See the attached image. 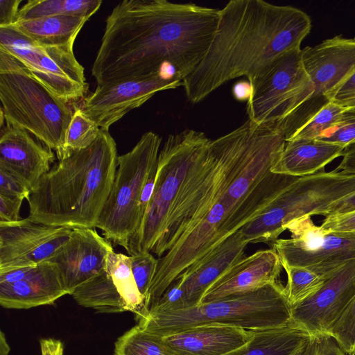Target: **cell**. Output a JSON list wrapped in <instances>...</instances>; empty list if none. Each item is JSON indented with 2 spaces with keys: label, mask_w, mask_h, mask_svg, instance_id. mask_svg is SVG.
<instances>
[{
  "label": "cell",
  "mask_w": 355,
  "mask_h": 355,
  "mask_svg": "<svg viewBox=\"0 0 355 355\" xmlns=\"http://www.w3.org/2000/svg\"><path fill=\"white\" fill-rule=\"evenodd\" d=\"M1 128L0 166L19 176L32 189L55 164L53 150L26 130L7 123Z\"/></svg>",
  "instance_id": "e0dca14e"
},
{
  "label": "cell",
  "mask_w": 355,
  "mask_h": 355,
  "mask_svg": "<svg viewBox=\"0 0 355 355\" xmlns=\"http://www.w3.org/2000/svg\"><path fill=\"white\" fill-rule=\"evenodd\" d=\"M40 343L42 355H63L64 345L60 340L42 338Z\"/></svg>",
  "instance_id": "b9f144b4"
},
{
  "label": "cell",
  "mask_w": 355,
  "mask_h": 355,
  "mask_svg": "<svg viewBox=\"0 0 355 355\" xmlns=\"http://www.w3.org/2000/svg\"><path fill=\"white\" fill-rule=\"evenodd\" d=\"M282 266L287 274L286 293L292 306L315 293L327 281L307 269Z\"/></svg>",
  "instance_id": "4dcf8cb0"
},
{
  "label": "cell",
  "mask_w": 355,
  "mask_h": 355,
  "mask_svg": "<svg viewBox=\"0 0 355 355\" xmlns=\"http://www.w3.org/2000/svg\"><path fill=\"white\" fill-rule=\"evenodd\" d=\"M24 199L0 194V223H13L22 218L19 215Z\"/></svg>",
  "instance_id": "ab89813d"
},
{
  "label": "cell",
  "mask_w": 355,
  "mask_h": 355,
  "mask_svg": "<svg viewBox=\"0 0 355 355\" xmlns=\"http://www.w3.org/2000/svg\"><path fill=\"white\" fill-rule=\"evenodd\" d=\"M219 10L166 0H123L106 19L92 74L98 85L176 72L183 79L205 55Z\"/></svg>",
  "instance_id": "6da1fadb"
},
{
  "label": "cell",
  "mask_w": 355,
  "mask_h": 355,
  "mask_svg": "<svg viewBox=\"0 0 355 355\" xmlns=\"http://www.w3.org/2000/svg\"><path fill=\"white\" fill-rule=\"evenodd\" d=\"M327 334L348 355H355V296L332 324Z\"/></svg>",
  "instance_id": "1f68e13d"
},
{
  "label": "cell",
  "mask_w": 355,
  "mask_h": 355,
  "mask_svg": "<svg viewBox=\"0 0 355 355\" xmlns=\"http://www.w3.org/2000/svg\"><path fill=\"white\" fill-rule=\"evenodd\" d=\"M345 146L319 139L286 141L284 150L272 166L274 173L303 177L317 173L338 157Z\"/></svg>",
  "instance_id": "7402d4cb"
},
{
  "label": "cell",
  "mask_w": 355,
  "mask_h": 355,
  "mask_svg": "<svg viewBox=\"0 0 355 355\" xmlns=\"http://www.w3.org/2000/svg\"><path fill=\"white\" fill-rule=\"evenodd\" d=\"M161 142L158 135L146 132L129 152L118 157L114 180L96 227L107 240L125 250L141 223L140 198L157 165Z\"/></svg>",
  "instance_id": "ba28073f"
},
{
  "label": "cell",
  "mask_w": 355,
  "mask_h": 355,
  "mask_svg": "<svg viewBox=\"0 0 355 355\" xmlns=\"http://www.w3.org/2000/svg\"><path fill=\"white\" fill-rule=\"evenodd\" d=\"M71 229L22 218L0 223V274L49 259L69 239Z\"/></svg>",
  "instance_id": "7c38bea8"
},
{
  "label": "cell",
  "mask_w": 355,
  "mask_h": 355,
  "mask_svg": "<svg viewBox=\"0 0 355 355\" xmlns=\"http://www.w3.org/2000/svg\"><path fill=\"white\" fill-rule=\"evenodd\" d=\"M326 98L344 107L355 106V73Z\"/></svg>",
  "instance_id": "f35d334b"
},
{
  "label": "cell",
  "mask_w": 355,
  "mask_h": 355,
  "mask_svg": "<svg viewBox=\"0 0 355 355\" xmlns=\"http://www.w3.org/2000/svg\"><path fill=\"white\" fill-rule=\"evenodd\" d=\"M292 305L279 281L255 291L234 294L175 311L148 313L137 324L164 336L205 325H221L250 331L286 326Z\"/></svg>",
  "instance_id": "277c9868"
},
{
  "label": "cell",
  "mask_w": 355,
  "mask_h": 355,
  "mask_svg": "<svg viewBox=\"0 0 355 355\" xmlns=\"http://www.w3.org/2000/svg\"><path fill=\"white\" fill-rule=\"evenodd\" d=\"M68 295L55 264L45 261L31 267L21 280L0 284V304L6 309H27L53 304Z\"/></svg>",
  "instance_id": "44dd1931"
},
{
  "label": "cell",
  "mask_w": 355,
  "mask_h": 355,
  "mask_svg": "<svg viewBox=\"0 0 355 355\" xmlns=\"http://www.w3.org/2000/svg\"><path fill=\"white\" fill-rule=\"evenodd\" d=\"M291 239L270 243L282 263L307 269L325 280L355 259V232H327L306 216L285 227Z\"/></svg>",
  "instance_id": "8fae6325"
},
{
  "label": "cell",
  "mask_w": 355,
  "mask_h": 355,
  "mask_svg": "<svg viewBox=\"0 0 355 355\" xmlns=\"http://www.w3.org/2000/svg\"><path fill=\"white\" fill-rule=\"evenodd\" d=\"M0 49L19 60L55 96L70 103L87 92L83 67L76 60L73 44L44 46L14 26L0 28Z\"/></svg>",
  "instance_id": "30bf717a"
},
{
  "label": "cell",
  "mask_w": 355,
  "mask_h": 355,
  "mask_svg": "<svg viewBox=\"0 0 355 355\" xmlns=\"http://www.w3.org/2000/svg\"><path fill=\"white\" fill-rule=\"evenodd\" d=\"M345 107L331 101L308 112L286 135V141L318 139L332 128Z\"/></svg>",
  "instance_id": "83f0119b"
},
{
  "label": "cell",
  "mask_w": 355,
  "mask_h": 355,
  "mask_svg": "<svg viewBox=\"0 0 355 355\" xmlns=\"http://www.w3.org/2000/svg\"><path fill=\"white\" fill-rule=\"evenodd\" d=\"M347 146L355 141V106L345 107L335 125L319 139Z\"/></svg>",
  "instance_id": "836d02e7"
},
{
  "label": "cell",
  "mask_w": 355,
  "mask_h": 355,
  "mask_svg": "<svg viewBox=\"0 0 355 355\" xmlns=\"http://www.w3.org/2000/svg\"><path fill=\"white\" fill-rule=\"evenodd\" d=\"M1 125L26 130L51 150L58 159L73 112L17 58L0 49Z\"/></svg>",
  "instance_id": "5b68a950"
},
{
  "label": "cell",
  "mask_w": 355,
  "mask_h": 355,
  "mask_svg": "<svg viewBox=\"0 0 355 355\" xmlns=\"http://www.w3.org/2000/svg\"><path fill=\"white\" fill-rule=\"evenodd\" d=\"M301 53L305 71L314 86L311 98H326L355 73V37L336 35L304 48Z\"/></svg>",
  "instance_id": "2e32d148"
},
{
  "label": "cell",
  "mask_w": 355,
  "mask_h": 355,
  "mask_svg": "<svg viewBox=\"0 0 355 355\" xmlns=\"http://www.w3.org/2000/svg\"><path fill=\"white\" fill-rule=\"evenodd\" d=\"M71 295L79 305L99 312L127 311L117 286L106 266L98 275L76 288Z\"/></svg>",
  "instance_id": "d4e9b609"
},
{
  "label": "cell",
  "mask_w": 355,
  "mask_h": 355,
  "mask_svg": "<svg viewBox=\"0 0 355 355\" xmlns=\"http://www.w3.org/2000/svg\"><path fill=\"white\" fill-rule=\"evenodd\" d=\"M31 188L19 176L0 166V194L27 199Z\"/></svg>",
  "instance_id": "8d00e7d4"
},
{
  "label": "cell",
  "mask_w": 355,
  "mask_h": 355,
  "mask_svg": "<svg viewBox=\"0 0 355 355\" xmlns=\"http://www.w3.org/2000/svg\"><path fill=\"white\" fill-rule=\"evenodd\" d=\"M116 144L101 128L96 141L58 160L26 199L30 220L69 229L96 228L117 168Z\"/></svg>",
  "instance_id": "3957f363"
},
{
  "label": "cell",
  "mask_w": 355,
  "mask_h": 355,
  "mask_svg": "<svg viewBox=\"0 0 355 355\" xmlns=\"http://www.w3.org/2000/svg\"><path fill=\"white\" fill-rule=\"evenodd\" d=\"M254 331L205 325L161 336L168 355H223L248 343Z\"/></svg>",
  "instance_id": "ffe728a7"
},
{
  "label": "cell",
  "mask_w": 355,
  "mask_h": 355,
  "mask_svg": "<svg viewBox=\"0 0 355 355\" xmlns=\"http://www.w3.org/2000/svg\"><path fill=\"white\" fill-rule=\"evenodd\" d=\"M342 157L336 169L347 174L355 175V141L345 147ZM353 211H355V194L338 202L328 216L345 214Z\"/></svg>",
  "instance_id": "e575fe53"
},
{
  "label": "cell",
  "mask_w": 355,
  "mask_h": 355,
  "mask_svg": "<svg viewBox=\"0 0 355 355\" xmlns=\"http://www.w3.org/2000/svg\"><path fill=\"white\" fill-rule=\"evenodd\" d=\"M248 243L239 230L177 277L184 289L185 308L199 304L207 290L246 257Z\"/></svg>",
  "instance_id": "d6986e66"
},
{
  "label": "cell",
  "mask_w": 355,
  "mask_h": 355,
  "mask_svg": "<svg viewBox=\"0 0 355 355\" xmlns=\"http://www.w3.org/2000/svg\"><path fill=\"white\" fill-rule=\"evenodd\" d=\"M101 132V128L88 117L82 108L76 107L66 132L62 159L71 153L92 144ZM60 160V159H59Z\"/></svg>",
  "instance_id": "f546056e"
},
{
  "label": "cell",
  "mask_w": 355,
  "mask_h": 355,
  "mask_svg": "<svg viewBox=\"0 0 355 355\" xmlns=\"http://www.w3.org/2000/svg\"><path fill=\"white\" fill-rule=\"evenodd\" d=\"M183 86L178 78L162 73L130 79L114 84L97 85L86 97L82 110L103 129L109 128L130 110L140 107L157 92Z\"/></svg>",
  "instance_id": "4fadbf2b"
},
{
  "label": "cell",
  "mask_w": 355,
  "mask_h": 355,
  "mask_svg": "<svg viewBox=\"0 0 355 355\" xmlns=\"http://www.w3.org/2000/svg\"><path fill=\"white\" fill-rule=\"evenodd\" d=\"M283 266L272 248L257 251L230 268L205 292L200 304L247 293L279 282Z\"/></svg>",
  "instance_id": "ac0fdd59"
},
{
  "label": "cell",
  "mask_w": 355,
  "mask_h": 355,
  "mask_svg": "<svg viewBox=\"0 0 355 355\" xmlns=\"http://www.w3.org/2000/svg\"><path fill=\"white\" fill-rule=\"evenodd\" d=\"M101 3V0H30L19 9L17 21L51 16L90 18Z\"/></svg>",
  "instance_id": "4316f807"
},
{
  "label": "cell",
  "mask_w": 355,
  "mask_h": 355,
  "mask_svg": "<svg viewBox=\"0 0 355 355\" xmlns=\"http://www.w3.org/2000/svg\"><path fill=\"white\" fill-rule=\"evenodd\" d=\"M211 141L204 132L191 129L168 137L159 153L155 187L148 207L125 250L130 256L151 252L164 232L182 186L206 156Z\"/></svg>",
  "instance_id": "8992f818"
},
{
  "label": "cell",
  "mask_w": 355,
  "mask_h": 355,
  "mask_svg": "<svg viewBox=\"0 0 355 355\" xmlns=\"http://www.w3.org/2000/svg\"><path fill=\"white\" fill-rule=\"evenodd\" d=\"M355 194V175L336 168L295 177L261 215L240 231L249 243H271L291 221L303 216H327L340 200Z\"/></svg>",
  "instance_id": "52a82bcc"
},
{
  "label": "cell",
  "mask_w": 355,
  "mask_h": 355,
  "mask_svg": "<svg viewBox=\"0 0 355 355\" xmlns=\"http://www.w3.org/2000/svg\"><path fill=\"white\" fill-rule=\"evenodd\" d=\"M22 0H0V28L13 25Z\"/></svg>",
  "instance_id": "60d3db41"
},
{
  "label": "cell",
  "mask_w": 355,
  "mask_h": 355,
  "mask_svg": "<svg viewBox=\"0 0 355 355\" xmlns=\"http://www.w3.org/2000/svg\"><path fill=\"white\" fill-rule=\"evenodd\" d=\"M294 355H348L336 340L327 334L312 335Z\"/></svg>",
  "instance_id": "d590c367"
},
{
  "label": "cell",
  "mask_w": 355,
  "mask_h": 355,
  "mask_svg": "<svg viewBox=\"0 0 355 355\" xmlns=\"http://www.w3.org/2000/svg\"><path fill=\"white\" fill-rule=\"evenodd\" d=\"M355 296V259L313 295L292 306L291 323L311 335L327 334Z\"/></svg>",
  "instance_id": "5bb4252c"
},
{
  "label": "cell",
  "mask_w": 355,
  "mask_h": 355,
  "mask_svg": "<svg viewBox=\"0 0 355 355\" xmlns=\"http://www.w3.org/2000/svg\"><path fill=\"white\" fill-rule=\"evenodd\" d=\"M130 257L131 270L138 290L145 302L157 269L159 259H156L150 252H141Z\"/></svg>",
  "instance_id": "d6a6232c"
},
{
  "label": "cell",
  "mask_w": 355,
  "mask_h": 355,
  "mask_svg": "<svg viewBox=\"0 0 355 355\" xmlns=\"http://www.w3.org/2000/svg\"><path fill=\"white\" fill-rule=\"evenodd\" d=\"M106 267L117 286L127 311L134 313L137 320L145 318L148 311L131 270L130 256L112 251L107 257Z\"/></svg>",
  "instance_id": "484cf974"
},
{
  "label": "cell",
  "mask_w": 355,
  "mask_h": 355,
  "mask_svg": "<svg viewBox=\"0 0 355 355\" xmlns=\"http://www.w3.org/2000/svg\"><path fill=\"white\" fill-rule=\"evenodd\" d=\"M301 50L280 55L250 82L247 113L252 123L280 128L312 98L314 86L304 67Z\"/></svg>",
  "instance_id": "9c48e42d"
},
{
  "label": "cell",
  "mask_w": 355,
  "mask_h": 355,
  "mask_svg": "<svg viewBox=\"0 0 355 355\" xmlns=\"http://www.w3.org/2000/svg\"><path fill=\"white\" fill-rule=\"evenodd\" d=\"M320 227L327 232H355V211L327 216Z\"/></svg>",
  "instance_id": "74e56055"
},
{
  "label": "cell",
  "mask_w": 355,
  "mask_h": 355,
  "mask_svg": "<svg viewBox=\"0 0 355 355\" xmlns=\"http://www.w3.org/2000/svg\"><path fill=\"white\" fill-rule=\"evenodd\" d=\"M89 18L78 16H51L17 21L12 26L44 46H64L75 40Z\"/></svg>",
  "instance_id": "603a6c76"
},
{
  "label": "cell",
  "mask_w": 355,
  "mask_h": 355,
  "mask_svg": "<svg viewBox=\"0 0 355 355\" xmlns=\"http://www.w3.org/2000/svg\"><path fill=\"white\" fill-rule=\"evenodd\" d=\"M311 336L291 323L282 327L254 331L248 343L223 355H294Z\"/></svg>",
  "instance_id": "cb8c5ba5"
},
{
  "label": "cell",
  "mask_w": 355,
  "mask_h": 355,
  "mask_svg": "<svg viewBox=\"0 0 355 355\" xmlns=\"http://www.w3.org/2000/svg\"><path fill=\"white\" fill-rule=\"evenodd\" d=\"M114 355H168L161 336L137 324L118 338Z\"/></svg>",
  "instance_id": "f1b7e54d"
},
{
  "label": "cell",
  "mask_w": 355,
  "mask_h": 355,
  "mask_svg": "<svg viewBox=\"0 0 355 355\" xmlns=\"http://www.w3.org/2000/svg\"><path fill=\"white\" fill-rule=\"evenodd\" d=\"M112 251L111 242L95 228H75L67 241L47 261L55 265L71 295L105 268Z\"/></svg>",
  "instance_id": "9a60e30c"
},
{
  "label": "cell",
  "mask_w": 355,
  "mask_h": 355,
  "mask_svg": "<svg viewBox=\"0 0 355 355\" xmlns=\"http://www.w3.org/2000/svg\"><path fill=\"white\" fill-rule=\"evenodd\" d=\"M10 347L6 341L3 332L1 331L0 336V355H8Z\"/></svg>",
  "instance_id": "ee69618b"
},
{
  "label": "cell",
  "mask_w": 355,
  "mask_h": 355,
  "mask_svg": "<svg viewBox=\"0 0 355 355\" xmlns=\"http://www.w3.org/2000/svg\"><path fill=\"white\" fill-rule=\"evenodd\" d=\"M311 29L304 11L262 0H232L218 12L210 46L183 87L192 103L241 76L249 82L280 55L300 49Z\"/></svg>",
  "instance_id": "7a4b0ae2"
},
{
  "label": "cell",
  "mask_w": 355,
  "mask_h": 355,
  "mask_svg": "<svg viewBox=\"0 0 355 355\" xmlns=\"http://www.w3.org/2000/svg\"><path fill=\"white\" fill-rule=\"evenodd\" d=\"M232 94L234 98L239 101H248L252 94V85L247 80H240L236 83L232 87Z\"/></svg>",
  "instance_id": "7bdbcfd3"
}]
</instances>
